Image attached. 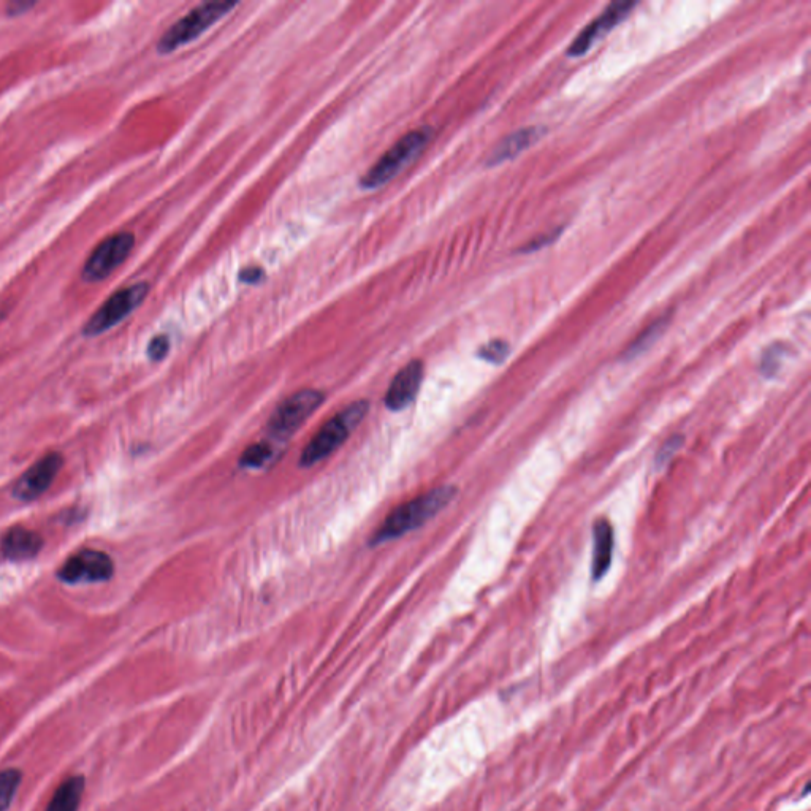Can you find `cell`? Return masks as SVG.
<instances>
[{"label":"cell","instance_id":"6da1fadb","mask_svg":"<svg viewBox=\"0 0 811 811\" xmlns=\"http://www.w3.org/2000/svg\"><path fill=\"white\" fill-rule=\"evenodd\" d=\"M455 495H457V488L439 487L411 499L403 506L396 507L395 511L385 518L381 528L371 537V545L384 544V542L393 541V539L408 534L409 531L417 530L420 526L430 522L431 518L436 517L444 507L449 506Z\"/></svg>","mask_w":811,"mask_h":811},{"label":"cell","instance_id":"7a4b0ae2","mask_svg":"<svg viewBox=\"0 0 811 811\" xmlns=\"http://www.w3.org/2000/svg\"><path fill=\"white\" fill-rule=\"evenodd\" d=\"M433 137L430 127H420L411 130L408 134L396 141L395 145L385 151L384 156L360 178V189L363 191H376L395 178L404 168L416 162L417 157L427 148Z\"/></svg>","mask_w":811,"mask_h":811},{"label":"cell","instance_id":"3957f363","mask_svg":"<svg viewBox=\"0 0 811 811\" xmlns=\"http://www.w3.org/2000/svg\"><path fill=\"white\" fill-rule=\"evenodd\" d=\"M370 411V403L365 400L355 401L351 406L339 412L338 416L332 417L325 423L324 427L317 431L313 441L301 454L300 465L309 468L319 463L320 460L330 457V455L343 446L347 438L352 435V431L362 423L366 414Z\"/></svg>","mask_w":811,"mask_h":811},{"label":"cell","instance_id":"277c9868","mask_svg":"<svg viewBox=\"0 0 811 811\" xmlns=\"http://www.w3.org/2000/svg\"><path fill=\"white\" fill-rule=\"evenodd\" d=\"M238 7L237 2H227V0H218V2H205V4L198 5L194 10L183 16L181 20L176 21L157 43V53L159 54H172L179 50L181 46L189 45L195 42L200 35L205 34L210 27L221 21L224 16L229 15L232 10Z\"/></svg>","mask_w":811,"mask_h":811},{"label":"cell","instance_id":"5b68a950","mask_svg":"<svg viewBox=\"0 0 811 811\" xmlns=\"http://www.w3.org/2000/svg\"><path fill=\"white\" fill-rule=\"evenodd\" d=\"M149 294L148 282H137L126 289L119 290L111 295L91 319L84 324L83 336L86 338H96V336L107 333L111 328L121 324L127 319L135 309L140 308L141 303Z\"/></svg>","mask_w":811,"mask_h":811},{"label":"cell","instance_id":"8992f818","mask_svg":"<svg viewBox=\"0 0 811 811\" xmlns=\"http://www.w3.org/2000/svg\"><path fill=\"white\" fill-rule=\"evenodd\" d=\"M324 401V393L319 390L305 389L294 393L273 412L268 420V433L276 439H289Z\"/></svg>","mask_w":811,"mask_h":811},{"label":"cell","instance_id":"52a82bcc","mask_svg":"<svg viewBox=\"0 0 811 811\" xmlns=\"http://www.w3.org/2000/svg\"><path fill=\"white\" fill-rule=\"evenodd\" d=\"M134 248V233L118 232L105 238L84 263L81 278L86 282L105 281L116 268L126 262Z\"/></svg>","mask_w":811,"mask_h":811},{"label":"cell","instance_id":"ba28073f","mask_svg":"<svg viewBox=\"0 0 811 811\" xmlns=\"http://www.w3.org/2000/svg\"><path fill=\"white\" fill-rule=\"evenodd\" d=\"M113 575L115 563L100 550H81L70 556L58 571V579L65 585L108 582Z\"/></svg>","mask_w":811,"mask_h":811},{"label":"cell","instance_id":"9c48e42d","mask_svg":"<svg viewBox=\"0 0 811 811\" xmlns=\"http://www.w3.org/2000/svg\"><path fill=\"white\" fill-rule=\"evenodd\" d=\"M64 466V458L59 452H50L45 457L35 461V465L27 469L26 473L13 485V496L23 503H31L48 492Z\"/></svg>","mask_w":811,"mask_h":811},{"label":"cell","instance_id":"30bf717a","mask_svg":"<svg viewBox=\"0 0 811 811\" xmlns=\"http://www.w3.org/2000/svg\"><path fill=\"white\" fill-rule=\"evenodd\" d=\"M636 7L634 2H614V4L607 5L604 12L594 18L585 29H582L574 42L568 48L569 58H580L583 54L590 51L594 43L601 40L607 32L612 31L617 24L625 20L626 16L631 13V10Z\"/></svg>","mask_w":811,"mask_h":811},{"label":"cell","instance_id":"8fae6325","mask_svg":"<svg viewBox=\"0 0 811 811\" xmlns=\"http://www.w3.org/2000/svg\"><path fill=\"white\" fill-rule=\"evenodd\" d=\"M423 381V363L412 360L403 370L398 371L385 395V406L390 411H403L416 400Z\"/></svg>","mask_w":811,"mask_h":811},{"label":"cell","instance_id":"7c38bea8","mask_svg":"<svg viewBox=\"0 0 811 811\" xmlns=\"http://www.w3.org/2000/svg\"><path fill=\"white\" fill-rule=\"evenodd\" d=\"M43 549V539L39 533L27 530L24 526H13L2 537L0 555L13 563L34 560Z\"/></svg>","mask_w":811,"mask_h":811},{"label":"cell","instance_id":"4fadbf2b","mask_svg":"<svg viewBox=\"0 0 811 811\" xmlns=\"http://www.w3.org/2000/svg\"><path fill=\"white\" fill-rule=\"evenodd\" d=\"M614 528L607 520H598L593 528V560H591V577L601 580L612 564L614 556Z\"/></svg>","mask_w":811,"mask_h":811},{"label":"cell","instance_id":"5bb4252c","mask_svg":"<svg viewBox=\"0 0 811 811\" xmlns=\"http://www.w3.org/2000/svg\"><path fill=\"white\" fill-rule=\"evenodd\" d=\"M545 130L541 127H525V129L515 130L514 134L504 138L495 151H493L490 159L487 160L488 167H495V165L503 164L506 160H512L518 154H522L525 149L530 148L533 143H536L539 138L544 135Z\"/></svg>","mask_w":811,"mask_h":811},{"label":"cell","instance_id":"9a60e30c","mask_svg":"<svg viewBox=\"0 0 811 811\" xmlns=\"http://www.w3.org/2000/svg\"><path fill=\"white\" fill-rule=\"evenodd\" d=\"M86 780L83 775H73L62 781L53 797L46 805L45 811H78L83 799Z\"/></svg>","mask_w":811,"mask_h":811},{"label":"cell","instance_id":"2e32d148","mask_svg":"<svg viewBox=\"0 0 811 811\" xmlns=\"http://www.w3.org/2000/svg\"><path fill=\"white\" fill-rule=\"evenodd\" d=\"M23 781V772L18 769H5L0 772V811L12 807L16 792Z\"/></svg>","mask_w":811,"mask_h":811},{"label":"cell","instance_id":"e0dca14e","mask_svg":"<svg viewBox=\"0 0 811 811\" xmlns=\"http://www.w3.org/2000/svg\"><path fill=\"white\" fill-rule=\"evenodd\" d=\"M273 457V447L268 442H257L244 450L240 458L241 468L259 469Z\"/></svg>","mask_w":811,"mask_h":811},{"label":"cell","instance_id":"ac0fdd59","mask_svg":"<svg viewBox=\"0 0 811 811\" xmlns=\"http://www.w3.org/2000/svg\"><path fill=\"white\" fill-rule=\"evenodd\" d=\"M509 352H511V347H509L506 341H503V339H495V341H490V343L480 347L479 354L477 355H479L480 358H484L485 362L499 365V363H503L504 360L509 357Z\"/></svg>","mask_w":811,"mask_h":811},{"label":"cell","instance_id":"d6986e66","mask_svg":"<svg viewBox=\"0 0 811 811\" xmlns=\"http://www.w3.org/2000/svg\"><path fill=\"white\" fill-rule=\"evenodd\" d=\"M170 352V339L165 335L154 336L148 344V357L153 362H160Z\"/></svg>","mask_w":811,"mask_h":811},{"label":"cell","instance_id":"ffe728a7","mask_svg":"<svg viewBox=\"0 0 811 811\" xmlns=\"http://www.w3.org/2000/svg\"><path fill=\"white\" fill-rule=\"evenodd\" d=\"M663 327H664L663 322L659 320V322H656L655 325H652V327L648 328L647 332L642 333V335H640V338L637 339L636 343H634L633 346L629 347L628 349L629 357H634V355H636L637 352L644 351L645 347H647L648 344L652 343V341H655L656 336H658L659 332L663 330Z\"/></svg>","mask_w":811,"mask_h":811},{"label":"cell","instance_id":"44dd1931","mask_svg":"<svg viewBox=\"0 0 811 811\" xmlns=\"http://www.w3.org/2000/svg\"><path fill=\"white\" fill-rule=\"evenodd\" d=\"M238 279H240V282H243V284L256 286V284H260V282L265 279V271L260 267L243 268V270L240 271V275H238Z\"/></svg>","mask_w":811,"mask_h":811},{"label":"cell","instance_id":"7402d4cb","mask_svg":"<svg viewBox=\"0 0 811 811\" xmlns=\"http://www.w3.org/2000/svg\"><path fill=\"white\" fill-rule=\"evenodd\" d=\"M561 229L555 230V232L547 233V235H542L541 238H536V240H531L530 243L526 244L525 248L520 249L522 252H531L537 251V249H542L547 244L553 243L556 240V237H560Z\"/></svg>","mask_w":811,"mask_h":811},{"label":"cell","instance_id":"603a6c76","mask_svg":"<svg viewBox=\"0 0 811 811\" xmlns=\"http://www.w3.org/2000/svg\"><path fill=\"white\" fill-rule=\"evenodd\" d=\"M680 444H682V439L678 438V436L677 438H672L663 449L659 450L658 460L663 461V463L664 461L671 460L672 455L677 452Z\"/></svg>","mask_w":811,"mask_h":811}]
</instances>
